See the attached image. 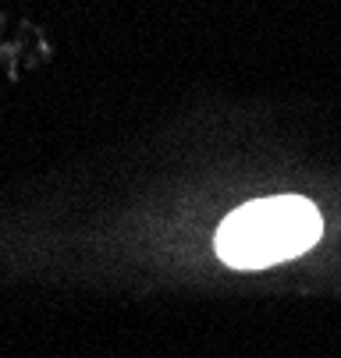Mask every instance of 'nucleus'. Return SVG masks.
<instances>
[{
    "mask_svg": "<svg viewBox=\"0 0 341 358\" xmlns=\"http://www.w3.org/2000/svg\"><path fill=\"white\" fill-rule=\"evenodd\" d=\"M323 234L313 202L299 195L260 199L235 210L217 231V255L235 270H260L309 252Z\"/></svg>",
    "mask_w": 341,
    "mask_h": 358,
    "instance_id": "nucleus-1",
    "label": "nucleus"
}]
</instances>
